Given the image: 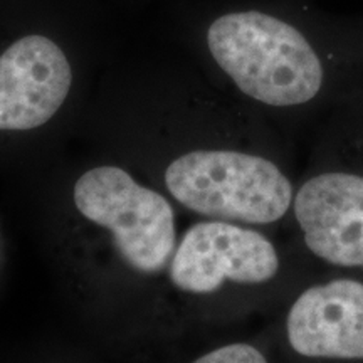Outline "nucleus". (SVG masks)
Here are the masks:
<instances>
[{
  "instance_id": "obj_4",
  "label": "nucleus",
  "mask_w": 363,
  "mask_h": 363,
  "mask_svg": "<svg viewBox=\"0 0 363 363\" xmlns=\"http://www.w3.org/2000/svg\"><path fill=\"white\" fill-rule=\"evenodd\" d=\"M78 212L110 233L118 256L140 274H160L177 249L175 212L155 190L116 165L89 169L76 180Z\"/></svg>"
},
{
  "instance_id": "obj_6",
  "label": "nucleus",
  "mask_w": 363,
  "mask_h": 363,
  "mask_svg": "<svg viewBox=\"0 0 363 363\" xmlns=\"http://www.w3.org/2000/svg\"><path fill=\"white\" fill-rule=\"evenodd\" d=\"M281 342L289 363H363V272L306 281L284 313Z\"/></svg>"
},
{
  "instance_id": "obj_3",
  "label": "nucleus",
  "mask_w": 363,
  "mask_h": 363,
  "mask_svg": "<svg viewBox=\"0 0 363 363\" xmlns=\"http://www.w3.org/2000/svg\"><path fill=\"white\" fill-rule=\"evenodd\" d=\"M172 197L207 219L266 227L291 214L294 184L271 157L234 147L194 148L169 163Z\"/></svg>"
},
{
  "instance_id": "obj_5",
  "label": "nucleus",
  "mask_w": 363,
  "mask_h": 363,
  "mask_svg": "<svg viewBox=\"0 0 363 363\" xmlns=\"http://www.w3.org/2000/svg\"><path fill=\"white\" fill-rule=\"evenodd\" d=\"M284 257L257 225L201 220L190 225L170 261V281L182 293L214 296L278 284Z\"/></svg>"
},
{
  "instance_id": "obj_1",
  "label": "nucleus",
  "mask_w": 363,
  "mask_h": 363,
  "mask_svg": "<svg viewBox=\"0 0 363 363\" xmlns=\"http://www.w3.org/2000/svg\"><path fill=\"white\" fill-rule=\"evenodd\" d=\"M207 56L251 101L291 110L315 101L325 88L320 54L296 26L257 9L225 11L194 27Z\"/></svg>"
},
{
  "instance_id": "obj_2",
  "label": "nucleus",
  "mask_w": 363,
  "mask_h": 363,
  "mask_svg": "<svg viewBox=\"0 0 363 363\" xmlns=\"http://www.w3.org/2000/svg\"><path fill=\"white\" fill-rule=\"evenodd\" d=\"M103 29L89 0H43L33 24L0 52V131H34L65 110L83 38Z\"/></svg>"
},
{
  "instance_id": "obj_7",
  "label": "nucleus",
  "mask_w": 363,
  "mask_h": 363,
  "mask_svg": "<svg viewBox=\"0 0 363 363\" xmlns=\"http://www.w3.org/2000/svg\"><path fill=\"white\" fill-rule=\"evenodd\" d=\"M190 363H272L264 348L249 342L225 343L199 355Z\"/></svg>"
}]
</instances>
